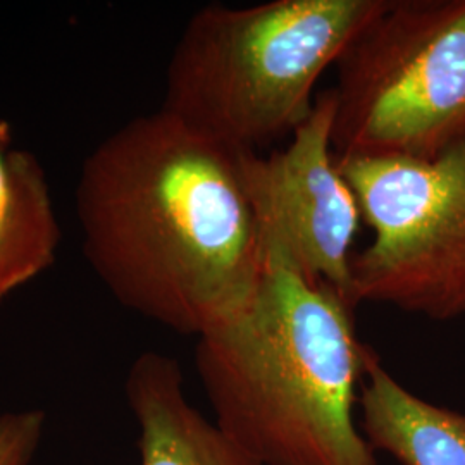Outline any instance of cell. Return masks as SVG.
<instances>
[{
  "label": "cell",
  "mask_w": 465,
  "mask_h": 465,
  "mask_svg": "<svg viewBox=\"0 0 465 465\" xmlns=\"http://www.w3.org/2000/svg\"><path fill=\"white\" fill-rule=\"evenodd\" d=\"M238 155L161 109L86 157L76 188L84 253L123 305L200 336L249 303L264 252Z\"/></svg>",
  "instance_id": "obj_1"
},
{
  "label": "cell",
  "mask_w": 465,
  "mask_h": 465,
  "mask_svg": "<svg viewBox=\"0 0 465 465\" xmlns=\"http://www.w3.org/2000/svg\"><path fill=\"white\" fill-rule=\"evenodd\" d=\"M369 347L328 284L267 262L249 303L202 332L216 424L261 465H378L355 422Z\"/></svg>",
  "instance_id": "obj_2"
},
{
  "label": "cell",
  "mask_w": 465,
  "mask_h": 465,
  "mask_svg": "<svg viewBox=\"0 0 465 465\" xmlns=\"http://www.w3.org/2000/svg\"><path fill=\"white\" fill-rule=\"evenodd\" d=\"M384 0H271L195 13L169 61L163 111L238 152L292 134L314 88Z\"/></svg>",
  "instance_id": "obj_3"
},
{
  "label": "cell",
  "mask_w": 465,
  "mask_h": 465,
  "mask_svg": "<svg viewBox=\"0 0 465 465\" xmlns=\"http://www.w3.org/2000/svg\"><path fill=\"white\" fill-rule=\"evenodd\" d=\"M336 157L432 159L465 136V0H384L336 61Z\"/></svg>",
  "instance_id": "obj_4"
},
{
  "label": "cell",
  "mask_w": 465,
  "mask_h": 465,
  "mask_svg": "<svg viewBox=\"0 0 465 465\" xmlns=\"http://www.w3.org/2000/svg\"><path fill=\"white\" fill-rule=\"evenodd\" d=\"M372 232L349 302L447 321L465 314V136L432 159L336 157Z\"/></svg>",
  "instance_id": "obj_5"
},
{
  "label": "cell",
  "mask_w": 465,
  "mask_h": 465,
  "mask_svg": "<svg viewBox=\"0 0 465 465\" xmlns=\"http://www.w3.org/2000/svg\"><path fill=\"white\" fill-rule=\"evenodd\" d=\"M332 116L334 100L326 90L284 149L267 157L240 152L238 163L264 266L292 267L349 302L353 243L362 214L338 167Z\"/></svg>",
  "instance_id": "obj_6"
},
{
  "label": "cell",
  "mask_w": 465,
  "mask_h": 465,
  "mask_svg": "<svg viewBox=\"0 0 465 465\" xmlns=\"http://www.w3.org/2000/svg\"><path fill=\"white\" fill-rule=\"evenodd\" d=\"M126 395L140 426L142 465H261L188 403L174 359L142 353L130 369Z\"/></svg>",
  "instance_id": "obj_7"
},
{
  "label": "cell",
  "mask_w": 465,
  "mask_h": 465,
  "mask_svg": "<svg viewBox=\"0 0 465 465\" xmlns=\"http://www.w3.org/2000/svg\"><path fill=\"white\" fill-rule=\"evenodd\" d=\"M359 395L361 431L374 451L401 465H465V416L411 393L372 349Z\"/></svg>",
  "instance_id": "obj_8"
},
{
  "label": "cell",
  "mask_w": 465,
  "mask_h": 465,
  "mask_svg": "<svg viewBox=\"0 0 465 465\" xmlns=\"http://www.w3.org/2000/svg\"><path fill=\"white\" fill-rule=\"evenodd\" d=\"M59 242L45 173L0 119V305L54 264Z\"/></svg>",
  "instance_id": "obj_9"
},
{
  "label": "cell",
  "mask_w": 465,
  "mask_h": 465,
  "mask_svg": "<svg viewBox=\"0 0 465 465\" xmlns=\"http://www.w3.org/2000/svg\"><path fill=\"white\" fill-rule=\"evenodd\" d=\"M44 428L40 411L7 412L0 416V465H28Z\"/></svg>",
  "instance_id": "obj_10"
}]
</instances>
